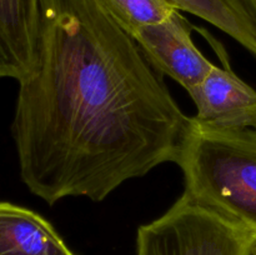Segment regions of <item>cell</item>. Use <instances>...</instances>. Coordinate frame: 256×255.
<instances>
[{"mask_svg": "<svg viewBox=\"0 0 256 255\" xmlns=\"http://www.w3.org/2000/svg\"><path fill=\"white\" fill-rule=\"evenodd\" d=\"M19 85L12 130L20 176L49 205L102 202L176 162L192 125L99 0H40L36 60Z\"/></svg>", "mask_w": 256, "mask_h": 255, "instance_id": "6da1fadb", "label": "cell"}, {"mask_svg": "<svg viewBox=\"0 0 256 255\" xmlns=\"http://www.w3.org/2000/svg\"><path fill=\"white\" fill-rule=\"evenodd\" d=\"M176 164L185 194L256 232V130L212 129L192 122Z\"/></svg>", "mask_w": 256, "mask_h": 255, "instance_id": "7a4b0ae2", "label": "cell"}, {"mask_svg": "<svg viewBox=\"0 0 256 255\" xmlns=\"http://www.w3.org/2000/svg\"><path fill=\"white\" fill-rule=\"evenodd\" d=\"M256 232L188 194L138 229L136 255H249Z\"/></svg>", "mask_w": 256, "mask_h": 255, "instance_id": "3957f363", "label": "cell"}, {"mask_svg": "<svg viewBox=\"0 0 256 255\" xmlns=\"http://www.w3.org/2000/svg\"><path fill=\"white\" fill-rule=\"evenodd\" d=\"M192 30L190 22L176 9L162 22L138 28L129 35L160 75H168L189 92L214 65L194 44Z\"/></svg>", "mask_w": 256, "mask_h": 255, "instance_id": "277c9868", "label": "cell"}, {"mask_svg": "<svg viewBox=\"0 0 256 255\" xmlns=\"http://www.w3.org/2000/svg\"><path fill=\"white\" fill-rule=\"evenodd\" d=\"M212 65L189 94L196 105V125L222 130H256V90L238 76L230 65Z\"/></svg>", "mask_w": 256, "mask_h": 255, "instance_id": "5b68a950", "label": "cell"}, {"mask_svg": "<svg viewBox=\"0 0 256 255\" xmlns=\"http://www.w3.org/2000/svg\"><path fill=\"white\" fill-rule=\"evenodd\" d=\"M40 0H0V78L22 82L35 65Z\"/></svg>", "mask_w": 256, "mask_h": 255, "instance_id": "8992f818", "label": "cell"}, {"mask_svg": "<svg viewBox=\"0 0 256 255\" xmlns=\"http://www.w3.org/2000/svg\"><path fill=\"white\" fill-rule=\"evenodd\" d=\"M0 255H74L49 222L22 206L0 202Z\"/></svg>", "mask_w": 256, "mask_h": 255, "instance_id": "52a82bcc", "label": "cell"}, {"mask_svg": "<svg viewBox=\"0 0 256 255\" xmlns=\"http://www.w3.org/2000/svg\"><path fill=\"white\" fill-rule=\"evenodd\" d=\"M175 9L206 20L256 58V18L246 0H168Z\"/></svg>", "mask_w": 256, "mask_h": 255, "instance_id": "ba28073f", "label": "cell"}, {"mask_svg": "<svg viewBox=\"0 0 256 255\" xmlns=\"http://www.w3.org/2000/svg\"><path fill=\"white\" fill-rule=\"evenodd\" d=\"M118 24L130 34L138 28L166 19L174 10L168 0H99Z\"/></svg>", "mask_w": 256, "mask_h": 255, "instance_id": "9c48e42d", "label": "cell"}, {"mask_svg": "<svg viewBox=\"0 0 256 255\" xmlns=\"http://www.w3.org/2000/svg\"><path fill=\"white\" fill-rule=\"evenodd\" d=\"M246 2L249 4V6H250V9H252V14H254L255 18H256V0H246Z\"/></svg>", "mask_w": 256, "mask_h": 255, "instance_id": "30bf717a", "label": "cell"}, {"mask_svg": "<svg viewBox=\"0 0 256 255\" xmlns=\"http://www.w3.org/2000/svg\"><path fill=\"white\" fill-rule=\"evenodd\" d=\"M249 255H256V242L254 244V246L252 248V250H250V254Z\"/></svg>", "mask_w": 256, "mask_h": 255, "instance_id": "8fae6325", "label": "cell"}]
</instances>
